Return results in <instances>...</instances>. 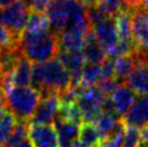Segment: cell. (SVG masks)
Returning <instances> with one entry per match:
<instances>
[{
  "label": "cell",
  "instance_id": "obj_32",
  "mask_svg": "<svg viewBox=\"0 0 148 147\" xmlns=\"http://www.w3.org/2000/svg\"><path fill=\"white\" fill-rule=\"evenodd\" d=\"M140 8L146 13H148V0H142V3H140Z\"/></svg>",
  "mask_w": 148,
  "mask_h": 147
},
{
  "label": "cell",
  "instance_id": "obj_20",
  "mask_svg": "<svg viewBox=\"0 0 148 147\" xmlns=\"http://www.w3.org/2000/svg\"><path fill=\"white\" fill-rule=\"evenodd\" d=\"M135 66L131 54L122 55L115 58V78L118 83H124L127 76L131 74Z\"/></svg>",
  "mask_w": 148,
  "mask_h": 147
},
{
  "label": "cell",
  "instance_id": "obj_34",
  "mask_svg": "<svg viewBox=\"0 0 148 147\" xmlns=\"http://www.w3.org/2000/svg\"><path fill=\"white\" fill-rule=\"evenodd\" d=\"M71 147H90V146H88V145H86V144L82 143V142H80V141H77Z\"/></svg>",
  "mask_w": 148,
  "mask_h": 147
},
{
  "label": "cell",
  "instance_id": "obj_9",
  "mask_svg": "<svg viewBox=\"0 0 148 147\" xmlns=\"http://www.w3.org/2000/svg\"><path fill=\"white\" fill-rule=\"evenodd\" d=\"M92 32L90 24L65 29L58 35L60 50L63 51H82L89 34Z\"/></svg>",
  "mask_w": 148,
  "mask_h": 147
},
{
  "label": "cell",
  "instance_id": "obj_15",
  "mask_svg": "<svg viewBox=\"0 0 148 147\" xmlns=\"http://www.w3.org/2000/svg\"><path fill=\"white\" fill-rule=\"evenodd\" d=\"M53 124L58 133L60 147H71L78 141L80 126L62 120L60 118H55Z\"/></svg>",
  "mask_w": 148,
  "mask_h": 147
},
{
  "label": "cell",
  "instance_id": "obj_7",
  "mask_svg": "<svg viewBox=\"0 0 148 147\" xmlns=\"http://www.w3.org/2000/svg\"><path fill=\"white\" fill-rule=\"evenodd\" d=\"M61 107L60 95L56 92H52L41 96L39 106L34 116L29 120V123L35 124H51L54 122Z\"/></svg>",
  "mask_w": 148,
  "mask_h": 147
},
{
  "label": "cell",
  "instance_id": "obj_37",
  "mask_svg": "<svg viewBox=\"0 0 148 147\" xmlns=\"http://www.w3.org/2000/svg\"><path fill=\"white\" fill-rule=\"evenodd\" d=\"M0 147H5V146H0Z\"/></svg>",
  "mask_w": 148,
  "mask_h": 147
},
{
  "label": "cell",
  "instance_id": "obj_21",
  "mask_svg": "<svg viewBox=\"0 0 148 147\" xmlns=\"http://www.w3.org/2000/svg\"><path fill=\"white\" fill-rule=\"evenodd\" d=\"M101 80H102V65L86 63L82 71L80 87L82 88L96 87L101 82Z\"/></svg>",
  "mask_w": 148,
  "mask_h": 147
},
{
  "label": "cell",
  "instance_id": "obj_25",
  "mask_svg": "<svg viewBox=\"0 0 148 147\" xmlns=\"http://www.w3.org/2000/svg\"><path fill=\"white\" fill-rule=\"evenodd\" d=\"M28 121H17L16 127L14 128L12 134L9 136L5 142V147H15L26 139H28Z\"/></svg>",
  "mask_w": 148,
  "mask_h": 147
},
{
  "label": "cell",
  "instance_id": "obj_28",
  "mask_svg": "<svg viewBox=\"0 0 148 147\" xmlns=\"http://www.w3.org/2000/svg\"><path fill=\"white\" fill-rule=\"evenodd\" d=\"M52 0H35L32 7L30 12H41L43 13L47 10V8L49 7V4L51 3Z\"/></svg>",
  "mask_w": 148,
  "mask_h": 147
},
{
  "label": "cell",
  "instance_id": "obj_5",
  "mask_svg": "<svg viewBox=\"0 0 148 147\" xmlns=\"http://www.w3.org/2000/svg\"><path fill=\"white\" fill-rule=\"evenodd\" d=\"M74 89L77 90L76 103L81 110L83 122L94 123L102 114L103 104L107 96L104 95L97 87L82 88L79 86Z\"/></svg>",
  "mask_w": 148,
  "mask_h": 147
},
{
  "label": "cell",
  "instance_id": "obj_27",
  "mask_svg": "<svg viewBox=\"0 0 148 147\" xmlns=\"http://www.w3.org/2000/svg\"><path fill=\"white\" fill-rule=\"evenodd\" d=\"M122 147H142V136L140 129L125 126Z\"/></svg>",
  "mask_w": 148,
  "mask_h": 147
},
{
  "label": "cell",
  "instance_id": "obj_2",
  "mask_svg": "<svg viewBox=\"0 0 148 147\" xmlns=\"http://www.w3.org/2000/svg\"><path fill=\"white\" fill-rule=\"evenodd\" d=\"M45 12L50 29L58 36L65 29L90 24L86 7L80 0H52Z\"/></svg>",
  "mask_w": 148,
  "mask_h": 147
},
{
  "label": "cell",
  "instance_id": "obj_35",
  "mask_svg": "<svg viewBox=\"0 0 148 147\" xmlns=\"http://www.w3.org/2000/svg\"><path fill=\"white\" fill-rule=\"evenodd\" d=\"M1 5V4H0ZM1 12H2V10H0V24H1Z\"/></svg>",
  "mask_w": 148,
  "mask_h": 147
},
{
  "label": "cell",
  "instance_id": "obj_4",
  "mask_svg": "<svg viewBox=\"0 0 148 147\" xmlns=\"http://www.w3.org/2000/svg\"><path fill=\"white\" fill-rule=\"evenodd\" d=\"M41 101V94L30 87H14L4 98V108L18 121L32 119Z\"/></svg>",
  "mask_w": 148,
  "mask_h": 147
},
{
  "label": "cell",
  "instance_id": "obj_14",
  "mask_svg": "<svg viewBox=\"0 0 148 147\" xmlns=\"http://www.w3.org/2000/svg\"><path fill=\"white\" fill-rule=\"evenodd\" d=\"M136 95H148V65L135 64L124 81Z\"/></svg>",
  "mask_w": 148,
  "mask_h": 147
},
{
  "label": "cell",
  "instance_id": "obj_30",
  "mask_svg": "<svg viewBox=\"0 0 148 147\" xmlns=\"http://www.w3.org/2000/svg\"><path fill=\"white\" fill-rule=\"evenodd\" d=\"M15 147H34V146H33V144H32V142H30V139H29V137H28V139H26L25 141H23L22 143H20L17 146H15Z\"/></svg>",
  "mask_w": 148,
  "mask_h": 147
},
{
  "label": "cell",
  "instance_id": "obj_11",
  "mask_svg": "<svg viewBox=\"0 0 148 147\" xmlns=\"http://www.w3.org/2000/svg\"><path fill=\"white\" fill-rule=\"evenodd\" d=\"M127 127L142 129L148 124V95H136L127 114L121 118Z\"/></svg>",
  "mask_w": 148,
  "mask_h": 147
},
{
  "label": "cell",
  "instance_id": "obj_23",
  "mask_svg": "<svg viewBox=\"0 0 148 147\" xmlns=\"http://www.w3.org/2000/svg\"><path fill=\"white\" fill-rule=\"evenodd\" d=\"M80 142L84 143L90 147H96L101 143L102 137L99 135V131L93 123L83 122L80 126V133H79Z\"/></svg>",
  "mask_w": 148,
  "mask_h": 147
},
{
  "label": "cell",
  "instance_id": "obj_16",
  "mask_svg": "<svg viewBox=\"0 0 148 147\" xmlns=\"http://www.w3.org/2000/svg\"><path fill=\"white\" fill-rule=\"evenodd\" d=\"M135 98L136 94L134 93V91H132L124 83L118 84L116 90L114 91V93L110 95L116 111L119 116H121V118L129 111Z\"/></svg>",
  "mask_w": 148,
  "mask_h": 147
},
{
  "label": "cell",
  "instance_id": "obj_12",
  "mask_svg": "<svg viewBox=\"0 0 148 147\" xmlns=\"http://www.w3.org/2000/svg\"><path fill=\"white\" fill-rule=\"evenodd\" d=\"M28 137L34 147H60L54 126L29 123Z\"/></svg>",
  "mask_w": 148,
  "mask_h": 147
},
{
  "label": "cell",
  "instance_id": "obj_29",
  "mask_svg": "<svg viewBox=\"0 0 148 147\" xmlns=\"http://www.w3.org/2000/svg\"><path fill=\"white\" fill-rule=\"evenodd\" d=\"M140 136H142V147H148V124L142 128Z\"/></svg>",
  "mask_w": 148,
  "mask_h": 147
},
{
  "label": "cell",
  "instance_id": "obj_8",
  "mask_svg": "<svg viewBox=\"0 0 148 147\" xmlns=\"http://www.w3.org/2000/svg\"><path fill=\"white\" fill-rule=\"evenodd\" d=\"M92 33L94 34L96 40L104 49L107 56H111L119 41L115 17H108L102 23L92 27Z\"/></svg>",
  "mask_w": 148,
  "mask_h": 147
},
{
  "label": "cell",
  "instance_id": "obj_17",
  "mask_svg": "<svg viewBox=\"0 0 148 147\" xmlns=\"http://www.w3.org/2000/svg\"><path fill=\"white\" fill-rule=\"evenodd\" d=\"M82 54L86 63L102 65L107 58V54L96 40L94 34L91 32L82 48Z\"/></svg>",
  "mask_w": 148,
  "mask_h": 147
},
{
  "label": "cell",
  "instance_id": "obj_19",
  "mask_svg": "<svg viewBox=\"0 0 148 147\" xmlns=\"http://www.w3.org/2000/svg\"><path fill=\"white\" fill-rule=\"evenodd\" d=\"M33 66L25 56L20 58L12 73V80L14 87H29L32 83Z\"/></svg>",
  "mask_w": 148,
  "mask_h": 147
},
{
  "label": "cell",
  "instance_id": "obj_33",
  "mask_svg": "<svg viewBox=\"0 0 148 147\" xmlns=\"http://www.w3.org/2000/svg\"><path fill=\"white\" fill-rule=\"evenodd\" d=\"M22 1H23V3H24L29 10H32V7H33V3L35 0H22Z\"/></svg>",
  "mask_w": 148,
  "mask_h": 147
},
{
  "label": "cell",
  "instance_id": "obj_10",
  "mask_svg": "<svg viewBox=\"0 0 148 147\" xmlns=\"http://www.w3.org/2000/svg\"><path fill=\"white\" fill-rule=\"evenodd\" d=\"M58 58L63 63L71 77V88H77L81 83L82 71L86 64L82 51H63L60 50Z\"/></svg>",
  "mask_w": 148,
  "mask_h": 147
},
{
  "label": "cell",
  "instance_id": "obj_18",
  "mask_svg": "<svg viewBox=\"0 0 148 147\" xmlns=\"http://www.w3.org/2000/svg\"><path fill=\"white\" fill-rule=\"evenodd\" d=\"M120 123H121V118H119L118 115L108 114V113L102 111V114L99 115V118L95 120L93 124L96 127L101 137L106 139L117 130Z\"/></svg>",
  "mask_w": 148,
  "mask_h": 147
},
{
  "label": "cell",
  "instance_id": "obj_6",
  "mask_svg": "<svg viewBox=\"0 0 148 147\" xmlns=\"http://www.w3.org/2000/svg\"><path fill=\"white\" fill-rule=\"evenodd\" d=\"M30 10L22 0L3 8L1 12V25L12 35L15 40H21L28 22Z\"/></svg>",
  "mask_w": 148,
  "mask_h": 147
},
{
  "label": "cell",
  "instance_id": "obj_13",
  "mask_svg": "<svg viewBox=\"0 0 148 147\" xmlns=\"http://www.w3.org/2000/svg\"><path fill=\"white\" fill-rule=\"evenodd\" d=\"M130 11L132 15V32L136 47L148 49V13L140 8Z\"/></svg>",
  "mask_w": 148,
  "mask_h": 147
},
{
  "label": "cell",
  "instance_id": "obj_26",
  "mask_svg": "<svg viewBox=\"0 0 148 147\" xmlns=\"http://www.w3.org/2000/svg\"><path fill=\"white\" fill-rule=\"evenodd\" d=\"M96 5L109 17H116L121 10L125 8L123 0H99Z\"/></svg>",
  "mask_w": 148,
  "mask_h": 147
},
{
  "label": "cell",
  "instance_id": "obj_3",
  "mask_svg": "<svg viewBox=\"0 0 148 147\" xmlns=\"http://www.w3.org/2000/svg\"><path fill=\"white\" fill-rule=\"evenodd\" d=\"M20 45L24 56L35 64L58 57L60 51L58 36L51 29L42 33L24 32L20 40Z\"/></svg>",
  "mask_w": 148,
  "mask_h": 147
},
{
  "label": "cell",
  "instance_id": "obj_22",
  "mask_svg": "<svg viewBox=\"0 0 148 147\" xmlns=\"http://www.w3.org/2000/svg\"><path fill=\"white\" fill-rule=\"evenodd\" d=\"M50 30V22L47 14L41 12H30L25 32L42 33Z\"/></svg>",
  "mask_w": 148,
  "mask_h": 147
},
{
  "label": "cell",
  "instance_id": "obj_31",
  "mask_svg": "<svg viewBox=\"0 0 148 147\" xmlns=\"http://www.w3.org/2000/svg\"><path fill=\"white\" fill-rule=\"evenodd\" d=\"M16 1H18V0H0V4L5 8V7L11 5V4H13L14 2H16Z\"/></svg>",
  "mask_w": 148,
  "mask_h": 147
},
{
  "label": "cell",
  "instance_id": "obj_36",
  "mask_svg": "<svg viewBox=\"0 0 148 147\" xmlns=\"http://www.w3.org/2000/svg\"><path fill=\"white\" fill-rule=\"evenodd\" d=\"M2 48H3V47H2V45H0V52H1V50H2Z\"/></svg>",
  "mask_w": 148,
  "mask_h": 147
},
{
  "label": "cell",
  "instance_id": "obj_38",
  "mask_svg": "<svg viewBox=\"0 0 148 147\" xmlns=\"http://www.w3.org/2000/svg\"><path fill=\"white\" fill-rule=\"evenodd\" d=\"M97 1H99V0H96V2H97Z\"/></svg>",
  "mask_w": 148,
  "mask_h": 147
},
{
  "label": "cell",
  "instance_id": "obj_24",
  "mask_svg": "<svg viewBox=\"0 0 148 147\" xmlns=\"http://www.w3.org/2000/svg\"><path fill=\"white\" fill-rule=\"evenodd\" d=\"M17 120L14 115L11 114L9 110H4L2 117L0 119V146L5 144L9 136L12 134L14 128L16 127Z\"/></svg>",
  "mask_w": 148,
  "mask_h": 147
},
{
  "label": "cell",
  "instance_id": "obj_1",
  "mask_svg": "<svg viewBox=\"0 0 148 147\" xmlns=\"http://www.w3.org/2000/svg\"><path fill=\"white\" fill-rule=\"evenodd\" d=\"M32 83L41 96L52 92L63 93L71 89V77L58 57L33 66Z\"/></svg>",
  "mask_w": 148,
  "mask_h": 147
}]
</instances>
